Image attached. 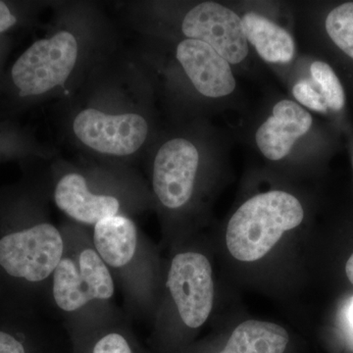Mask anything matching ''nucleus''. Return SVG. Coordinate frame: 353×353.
Masks as SVG:
<instances>
[{
  "label": "nucleus",
  "mask_w": 353,
  "mask_h": 353,
  "mask_svg": "<svg viewBox=\"0 0 353 353\" xmlns=\"http://www.w3.org/2000/svg\"><path fill=\"white\" fill-rule=\"evenodd\" d=\"M350 316H352V322H353V305H352V313H350Z\"/></svg>",
  "instance_id": "nucleus-22"
},
{
  "label": "nucleus",
  "mask_w": 353,
  "mask_h": 353,
  "mask_svg": "<svg viewBox=\"0 0 353 353\" xmlns=\"http://www.w3.org/2000/svg\"><path fill=\"white\" fill-rule=\"evenodd\" d=\"M16 17L11 14L4 2L0 1V32L6 31L15 25Z\"/></svg>",
  "instance_id": "nucleus-20"
},
{
  "label": "nucleus",
  "mask_w": 353,
  "mask_h": 353,
  "mask_svg": "<svg viewBox=\"0 0 353 353\" xmlns=\"http://www.w3.org/2000/svg\"><path fill=\"white\" fill-rule=\"evenodd\" d=\"M345 273H347L348 280L353 285V253L345 265Z\"/></svg>",
  "instance_id": "nucleus-21"
},
{
  "label": "nucleus",
  "mask_w": 353,
  "mask_h": 353,
  "mask_svg": "<svg viewBox=\"0 0 353 353\" xmlns=\"http://www.w3.org/2000/svg\"><path fill=\"white\" fill-rule=\"evenodd\" d=\"M325 27L336 46L353 59V2L333 9L327 16Z\"/></svg>",
  "instance_id": "nucleus-15"
},
{
  "label": "nucleus",
  "mask_w": 353,
  "mask_h": 353,
  "mask_svg": "<svg viewBox=\"0 0 353 353\" xmlns=\"http://www.w3.org/2000/svg\"><path fill=\"white\" fill-rule=\"evenodd\" d=\"M248 43L264 61L269 63H289L294 55V41L292 36L272 21L255 12H248L241 18Z\"/></svg>",
  "instance_id": "nucleus-13"
},
{
  "label": "nucleus",
  "mask_w": 353,
  "mask_h": 353,
  "mask_svg": "<svg viewBox=\"0 0 353 353\" xmlns=\"http://www.w3.org/2000/svg\"><path fill=\"white\" fill-rule=\"evenodd\" d=\"M73 130L77 138L95 152L126 157L143 145L148 125L139 114L111 115L88 108L76 116Z\"/></svg>",
  "instance_id": "nucleus-6"
},
{
  "label": "nucleus",
  "mask_w": 353,
  "mask_h": 353,
  "mask_svg": "<svg viewBox=\"0 0 353 353\" xmlns=\"http://www.w3.org/2000/svg\"><path fill=\"white\" fill-rule=\"evenodd\" d=\"M176 59L197 92L204 97L220 99L236 88L229 62L205 43L190 39L181 41L176 48Z\"/></svg>",
  "instance_id": "nucleus-9"
},
{
  "label": "nucleus",
  "mask_w": 353,
  "mask_h": 353,
  "mask_svg": "<svg viewBox=\"0 0 353 353\" xmlns=\"http://www.w3.org/2000/svg\"><path fill=\"white\" fill-rule=\"evenodd\" d=\"M304 210L289 192L272 190L257 194L241 206L227 227L230 253L243 262L261 259L283 234L301 224Z\"/></svg>",
  "instance_id": "nucleus-1"
},
{
  "label": "nucleus",
  "mask_w": 353,
  "mask_h": 353,
  "mask_svg": "<svg viewBox=\"0 0 353 353\" xmlns=\"http://www.w3.org/2000/svg\"><path fill=\"white\" fill-rule=\"evenodd\" d=\"M292 94L297 101L311 110L326 112L328 109L321 92H317L307 81L296 83L292 88Z\"/></svg>",
  "instance_id": "nucleus-17"
},
{
  "label": "nucleus",
  "mask_w": 353,
  "mask_h": 353,
  "mask_svg": "<svg viewBox=\"0 0 353 353\" xmlns=\"http://www.w3.org/2000/svg\"><path fill=\"white\" fill-rule=\"evenodd\" d=\"M313 80L320 87L321 94L328 108L339 111L345 106V95L343 85L330 65L322 61H315L310 67Z\"/></svg>",
  "instance_id": "nucleus-16"
},
{
  "label": "nucleus",
  "mask_w": 353,
  "mask_h": 353,
  "mask_svg": "<svg viewBox=\"0 0 353 353\" xmlns=\"http://www.w3.org/2000/svg\"><path fill=\"white\" fill-rule=\"evenodd\" d=\"M54 201L65 214L87 225H95L104 218L117 215L120 208L116 197L90 192L85 178L76 173L60 179L55 188Z\"/></svg>",
  "instance_id": "nucleus-11"
},
{
  "label": "nucleus",
  "mask_w": 353,
  "mask_h": 353,
  "mask_svg": "<svg viewBox=\"0 0 353 353\" xmlns=\"http://www.w3.org/2000/svg\"><path fill=\"white\" fill-rule=\"evenodd\" d=\"M78 43L69 32L32 43L13 65L11 75L20 97L43 94L62 85L73 71Z\"/></svg>",
  "instance_id": "nucleus-2"
},
{
  "label": "nucleus",
  "mask_w": 353,
  "mask_h": 353,
  "mask_svg": "<svg viewBox=\"0 0 353 353\" xmlns=\"http://www.w3.org/2000/svg\"><path fill=\"white\" fill-rule=\"evenodd\" d=\"M312 122L310 114L296 102L279 101L270 117L257 130V146L269 160L283 159L292 152L297 139L308 132Z\"/></svg>",
  "instance_id": "nucleus-10"
},
{
  "label": "nucleus",
  "mask_w": 353,
  "mask_h": 353,
  "mask_svg": "<svg viewBox=\"0 0 353 353\" xmlns=\"http://www.w3.org/2000/svg\"><path fill=\"white\" fill-rule=\"evenodd\" d=\"M94 353H132L122 334L110 333L102 336L94 345Z\"/></svg>",
  "instance_id": "nucleus-18"
},
{
  "label": "nucleus",
  "mask_w": 353,
  "mask_h": 353,
  "mask_svg": "<svg viewBox=\"0 0 353 353\" xmlns=\"http://www.w3.org/2000/svg\"><path fill=\"white\" fill-rule=\"evenodd\" d=\"M182 31L188 39L208 44L230 64H239L248 55L243 21L238 14L217 2H202L183 18Z\"/></svg>",
  "instance_id": "nucleus-7"
},
{
  "label": "nucleus",
  "mask_w": 353,
  "mask_h": 353,
  "mask_svg": "<svg viewBox=\"0 0 353 353\" xmlns=\"http://www.w3.org/2000/svg\"><path fill=\"white\" fill-rule=\"evenodd\" d=\"M290 336L280 325L248 320L239 325L220 353H284Z\"/></svg>",
  "instance_id": "nucleus-14"
},
{
  "label": "nucleus",
  "mask_w": 353,
  "mask_h": 353,
  "mask_svg": "<svg viewBox=\"0 0 353 353\" xmlns=\"http://www.w3.org/2000/svg\"><path fill=\"white\" fill-rule=\"evenodd\" d=\"M0 353H25V350L11 334L0 332Z\"/></svg>",
  "instance_id": "nucleus-19"
},
{
  "label": "nucleus",
  "mask_w": 353,
  "mask_h": 353,
  "mask_svg": "<svg viewBox=\"0 0 353 353\" xmlns=\"http://www.w3.org/2000/svg\"><path fill=\"white\" fill-rule=\"evenodd\" d=\"M94 245L108 267L126 266L134 259L138 246L136 225L122 215L104 218L94 225Z\"/></svg>",
  "instance_id": "nucleus-12"
},
{
  "label": "nucleus",
  "mask_w": 353,
  "mask_h": 353,
  "mask_svg": "<svg viewBox=\"0 0 353 353\" xmlns=\"http://www.w3.org/2000/svg\"><path fill=\"white\" fill-rule=\"evenodd\" d=\"M166 285L183 322L192 329L202 326L212 311L214 299L212 268L206 256L197 252L176 255Z\"/></svg>",
  "instance_id": "nucleus-5"
},
{
  "label": "nucleus",
  "mask_w": 353,
  "mask_h": 353,
  "mask_svg": "<svg viewBox=\"0 0 353 353\" xmlns=\"http://www.w3.org/2000/svg\"><path fill=\"white\" fill-rule=\"evenodd\" d=\"M63 256V238L50 223L6 234L0 240V266L12 277L29 282L50 277Z\"/></svg>",
  "instance_id": "nucleus-3"
},
{
  "label": "nucleus",
  "mask_w": 353,
  "mask_h": 353,
  "mask_svg": "<svg viewBox=\"0 0 353 353\" xmlns=\"http://www.w3.org/2000/svg\"><path fill=\"white\" fill-rule=\"evenodd\" d=\"M115 285L109 267L94 248L77 257L63 256L52 274V294L61 310L73 312L90 301H108Z\"/></svg>",
  "instance_id": "nucleus-4"
},
{
  "label": "nucleus",
  "mask_w": 353,
  "mask_h": 353,
  "mask_svg": "<svg viewBox=\"0 0 353 353\" xmlns=\"http://www.w3.org/2000/svg\"><path fill=\"white\" fill-rule=\"evenodd\" d=\"M199 163V152L188 139H171L160 148L153 165L152 182L165 208H181L190 201Z\"/></svg>",
  "instance_id": "nucleus-8"
}]
</instances>
